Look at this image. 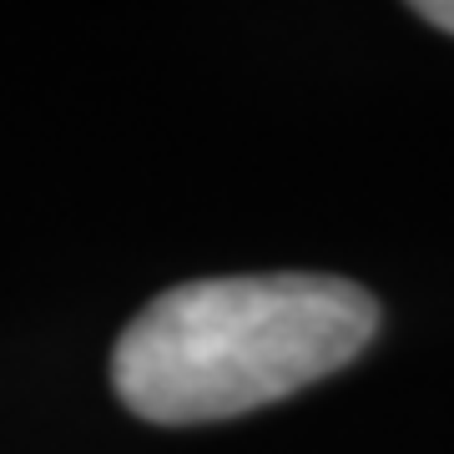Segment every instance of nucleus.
Here are the masks:
<instances>
[{"label":"nucleus","instance_id":"obj_1","mask_svg":"<svg viewBox=\"0 0 454 454\" xmlns=\"http://www.w3.org/2000/svg\"><path fill=\"white\" fill-rule=\"evenodd\" d=\"M379 303L348 278H202L152 298L112 354L116 399L152 424L238 419L354 364Z\"/></svg>","mask_w":454,"mask_h":454},{"label":"nucleus","instance_id":"obj_2","mask_svg":"<svg viewBox=\"0 0 454 454\" xmlns=\"http://www.w3.org/2000/svg\"><path fill=\"white\" fill-rule=\"evenodd\" d=\"M414 16L454 35V0H419V5H414Z\"/></svg>","mask_w":454,"mask_h":454}]
</instances>
